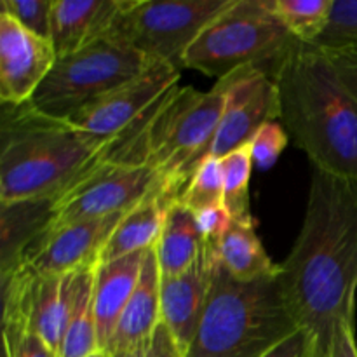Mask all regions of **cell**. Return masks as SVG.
<instances>
[{
    "label": "cell",
    "instance_id": "obj_1",
    "mask_svg": "<svg viewBox=\"0 0 357 357\" xmlns=\"http://www.w3.org/2000/svg\"><path fill=\"white\" fill-rule=\"evenodd\" d=\"M279 267L289 312L307 335L305 357H328L337 328L354 323L356 180L312 167L302 229Z\"/></svg>",
    "mask_w": 357,
    "mask_h": 357
},
{
    "label": "cell",
    "instance_id": "obj_2",
    "mask_svg": "<svg viewBox=\"0 0 357 357\" xmlns=\"http://www.w3.org/2000/svg\"><path fill=\"white\" fill-rule=\"evenodd\" d=\"M289 139L312 167L357 181V80L319 47L293 42L274 73Z\"/></svg>",
    "mask_w": 357,
    "mask_h": 357
},
{
    "label": "cell",
    "instance_id": "obj_3",
    "mask_svg": "<svg viewBox=\"0 0 357 357\" xmlns=\"http://www.w3.org/2000/svg\"><path fill=\"white\" fill-rule=\"evenodd\" d=\"M0 204L58 199L107 157L110 145L28 103L2 105Z\"/></svg>",
    "mask_w": 357,
    "mask_h": 357
},
{
    "label": "cell",
    "instance_id": "obj_4",
    "mask_svg": "<svg viewBox=\"0 0 357 357\" xmlns=\"http://www.w3.org/2000/svg\"><path fill=\"white\" fill-rule=\"evenodd\" d=\"M279 272L241 282L215 261L208 302L185 357H264L300 330Z\"/></svg>",
    "mask_w": 357,
    "mask_h": 357
},
{
    "label": "cell",
    "instance_id": "obj_5",
    "mask_svg": "<svg viewBox=\"0 0 357 357\" xmlns=\"http://www.w3.org/2000/svg\"><path fill=\"white\" fill-rule=\"evenodd\" d=\"M227 98V80L209 91L174 87L135 139L103 160L152 167L174 197L208 157Z\"/></svg>",
    "mask_w": 357,
    "mask_h": 357
},
{
    "label": "cell",
    "instance_id": "obj_6",
    "mask_svg": "<svg viewBox=\"0 0 357 357\" xmlns=\"http://www.w3.org/2000/svg\"><path fill=\"white\" fill-rule=\"evenodd\" d=\"M295 38L271 7V0H234L201 31L183 58V68L208 77L257 66L274 79L279 61Z\"/></svg>",
    "mask_w": 357,
    "mask_h": 357
},
{
    "label": "cell",
    "instance_id": "obj_7",
    "mask_svg": "<svg viewBox=\"0 0 357 357\" xmlns=\"http://www.w3.org/2000/svg\"><path fill=\"white\" fill-rule=\"evenodd\" d=\"M150 63L135 49L100 37L56 59L28 105L45 117L70 121L87 105L138 77Z\"/></svg>",
    "mask_w": 357,
    "mask_h": 357
},
{
    "label": "cell",
    "instance_id": "obj_8",
    "mask_svg": "<svg viewBox=\"0 0 357 357\" xmlns=\"http://www.w3.org/2000/svg\"><path fill=\"white\" fill-rule=\"evenodd\" d=\"M234 0H121L105 37L150 61L183 68V58L201 31Z\"/></svg>",
    "mask_w": 357,
    "mask_h": 357
},
{
    "label": "cell",
    "instance_id": "obj_9",
    "mask_svg": "<svg viewBox=\"0 0 357 357\" xmlns=\"http://www.w3.org/2000/svg\"><path fill=\"white\" fill-rule=\"evenodd\" d=\"M181 70L152 61L138 77L93 101L70 119V124L110 145L107 157L132 142L164 98L178 87ZM105 157V159H107Z\"/></svg>",
    "mask_w": 357,
    "mask_h": 357
},
{
    "label": "cell",
    "instance_id": "obj_10",
    "mask_svg": "<svg viewBox=\"0 0 357 357\" xmlns=\"http://www.w3.org/2000/svg\"><path fill=\"white\" fill-rule=\"evenodd\" d=\"M160 187L166 185L152 167L101 160L56 199L47 232L77 222L131 211Z\"/></svg>",
    "mask_w": 357,
    "mask_h": 357
},
{
    "label": "cell",
    "instance_id": "obj_11",
    "mask_svg": "<svg viewBox=\"0 0 357 357\" xmlns=\"http://www.w3.org/2000/svg\"><path fill=\"white\" fill-rule=\"evenodd\" d=\"M73 274L42 275L28 264L0 274L2 324H21L59 354L72 300Z\"/></svg>",
    "mask_w": 357,
    "mask_h": 357
},
{
    "label": "cell",
    "instance_id": "obj_12",
    "mask_svg": "<svg viewBox=\"0 0 357 357\" xmlns=\"http://www.w3.org/2000/svg\"><path fill=\"white\" fill-rule=\"evenodd\" d=\"M223 79L227 80L225 108L208 150V157L215 159L248 145L261 126L281 115L275 80L264 70L246 66Z\"/></svg>",
    "mask_w": 357,
    "mask_h": 357
},
{
    "label": "cell",
    "instance_id": "obj_13",
    "mask_svg": "<svg viewBox=\"0 0 357 357\" xmlns=\"http://www.w3.org/2000/svg\"><path fill=\"white\" fill-rule=\"evenodd\" d=\"M58 54L49 38L24 30L0 13V101L24 105L33 98L54 66Z\"/></svg>",
    "mask_w": 357,
    "mask_h": 357
},
{
    "label": "cell",
    "instance_id": "obj_14",
    "mask_svg": "<svg viewBox=\"0 0 357 357\" xmlns=\"http://www.w3.org/2000/svg\"><path fill=\"white\" fill-rule=\"evenodd\" d=\"M124 215L86 220L49 230L28 251L24 264L42 275H66L96 267L108 239Z\"/></svg>",
    "mask_w": 357,
    "mask_h": 357
},
{
    "label": "cell",
    "instance_id": "obj_15",
    "mask_svg": "<svg viewBox=\"0 0 357 357\" xmlns=\"http://www.w3.org/2000/svg\"><path fill=\"white\" fill-rule=\"evenodd\" d=\"M215 261V248L206 244L188 271L160 281V317L183 352L190 347L201 323Z\"/></svg>",
    "mask_w": 357,
    "mask_h": 357
},
{
    "label": "cell",
    "instance_id": "obj_16",
    "mask_svg": "<svg viewBox=\"0 0 357 357\" xmlns=\"http://www.w3.org/2000/svg\"><path fill=\"white\" fill-rule=\"evenodd\" d=\"M149 251L128 255L119 260L100 264L94 272V314H96L98 342L107 351L115 326L138 286L143 264Z\"/></svg>",
    "mask_w": 357,
    "mask_h": 357
},
{
    "label": "cell",
    "instance_id": "obj_17",
    "mask_svg": "<svg viewBox=\"0 0 357 357\" xmlns=\"http://www.w3.org/2000/svg\"><path fill=\"white\" fill-rule=\"evenodd\" d=\"M121 0H54L51 14V44L58 58L96 38L105 37Z\"/></svg>",
    "mask_w": 357,
    "mask_h": 357
},
{
    "label": "cell",
    "instance_id": "obj_18",
    "mask_svg": "<svg viewBox=\"0 0 357 357\" xmlns=\"http://www.w3.org/2000/svg\"><path fill=\"white\" fill-rule=\"evenodd\" d=\"M160 281H162V274H160L155 248H152L146 253L138 286L115 326L107 352L115 354V352L135 347L139 342L149 338L162 323Z\"/></svg>",
    "mask_w": 357,
    "mask_h": 357
},
{
    "label": "cell",
    "instance_id": "obj_19",
    "mask_svg": "<svg viewBox=\"0 0 357 357\" xmlns=\"http://www.w3.org/2000/svg\"><path fill=\"white\" fill-rule=\"evenodd\" d=\"M56 199L0 204V274L26 261V255L44 237L54 216Z\"/></svg>",
    "mask_w": 357,
    "mask_h": 357
},
{
    "label": "cell",
    "instance_id": "obj_20",
    "mask_svg": "<svg viewBox=\"0 0 357 357\" xmlns=\"http://www.w3.org/2000/svg\"><path fill=\"white\" fill-rule=\"evenodd\" d=\"M173 199L176 197L171 195L166 187H160L142 204L126 213L108 239L101 253L100 264H107V261L119 260L128 255L142 253V251L155 248L162 232L167 206Z\"/></svg>",
    "mask_w": 357,
    "mask_h": 357
},
{
    "label": "cell",
    "instance_id": "obj_21",
    "mask_svg": "<svg viewBox=\"0 0 357 357\" xmlns=\"http://www.w3.org/2000/svg\"><path fill=\"white\" fill-rule=\"evenodd\" d=\"M204 246L195 215L178 197L173 199L167 206L162 232L155 246L162 278H173L188 271L201 257Z\"/></svg>",
    "mask_w": 357,
    "mask_h": 357
},
{
    "label": "cell",
    "instance_id": "obj_22",
    "mask_svg": "<svg viewBox=\"0 0 357 357\" xmlns=\"http://www.w3.org/2000/svg\"><path fill=\"white\" fill-rule=\"evenodd\" d=\"M215 258L227 274L241 282L257 281L279 272V265L271 260L258 237L255 220L232 222L215 246Z\"/></svg>",
    "mask_w": 357,
    "mask_h": 357
},
{
    "label": "cell",
    "instance_id": "obj_23",
    "mask_svg": "<svg viewBox=\"0 0 357 357\" xmlns=\"http://www.w3.org/2000/svg\"><path fill=\"white\" fill-rule=\"evenodd\" d=\"M96 267L73 272L72 300H70L65 337H63L61 349H59V357H87L101 351L100 342H98L93 298Z\"/></svg>",
    "mask_w": 357,
    "mask_h": 357
},
{
    "label": "cell",
    "instance_id": "obj_24",
    "mask_svg": "<svg viewBox=\"0 0 357 357\" xmlns=\"http://www.w3.org/2000/svg\"><path fill=\"white\" fill-rule=\"evenodd\" d=\"M314 45L357 80V0H333L326 30Z\"/></svg>",
    "mask_w": 357,
    "mask_h": 357
},
{
    "label": "cell",
    "instance_id": "obj_25",
    "mask_svg": "<svg viewBox=\"0 0 357 357\" xmlns=\"http://www.w3.org/2000/svg\"><path fill=\"white\" fill-rule=\"evenodd\" d=\"M271 7L296 42L314 44L326 30L333 0H271Z\"/></svg>",
    "mask_w": 357,
    "mask_h": 357
},
{
    "label": "cell",
    "instance_id": "obj_26",
    "mask_svg": "<svg viewBox=\"0 0 357 357\" xmlns=\"http://www.w3.org/2000/svg\"><path fill=\"white\" fill-rule=\"evenodd\" d=\"M222 160L223 171V204L232 215L234 222H251L250 180L253 173V157L250 143L234 150Z\"/></svg>",
    "mask_w": 357,
    "mask_h": 357
},
{
    "label": "cell",
    "instance_id": "obj_27",
    "mask_svg": "<svg viewBox=\"0 0 357 357\" xmlns=\"http://www.w3.org/2000/svg\"><path fill=\"white\" fill-rule=\"evenodd\" d=\"M178 201L187 206L192 213L204 208L223 204V171L222 160L215 157H206L197 167L190 180L187 181Z\"/></svg>",
    "mask_w": 357,
    "mask_h": 357
},
{
    "label": "cell",
    "instance_id": "obj_28",
    "mask_svg": "<svg viewBox=\"0 0 357 357\" xmlns=\"http://www.w3.org/2000/svg\"><path fill=\"white\" fill-rule=\"evenodd\" d=\"M52 2L54 0H2L0 13L9 14L30 33L51 40Z\"/></svg>",
    "mask_w": 357,
    "mask_h": 357
},
{
    "label": "cell",
    "instance_id": "obj_29",
    "mask_svg": "<svg viewBox=\"0 0 357 357\" xmlns=\"http://www.w3.org/2000/svg\"><path fill=\"white\" fill-rule=\"evenodd\" d=\"M289 142L291 139H289V135L286 132L281 121H271L261 126L250 142L255 167L261 171L274 167V164L278 162Z\"/></svg>",
    "mask_w": 357,
    "mask_h": 357
},
{
    "label": "cell",
    "instance_id": "obj_30",
    "mask_svg": "<svg viewBox=\"0 0 357 357\" xmlns=\"http://www.w3.org/2000/svg\"><path fill=\"white\" fill-rule=\"evenodd\" d=\"M3 357H59L37 333L21 324H2Z\"/></svg>",
    "mask_w": 357,
    "mask_h": 357
},
{
    "label": "cell",
    "instance_id": "obj_31",
    "mask_svg": "<svg viewBox=\"0 0 357 357\" xmlns=\"http://www.w3.org/2000/svg\"><path fill=\"white\" fill-rule=\"evenodd\" d=\"M112 357H185V352L181 351L166 324L160 323L149 338L128 351L115 352Z\"/></svg>",
    "mask_w": 357,
    "mask_h": 357
},
{
    "label": "cell",
    "instance_id": "obj_32",
    "mask_svg": "<svg viewBox=\"0 0 357 357\" xmlns=\"http://www.w3.org/2000/svg\"><path fill=\"white\" fill-rule=\"evenodd\" d=\"M195 220H197L199 230L204 239V244L215 248L220 243L229 227L232 225V215L227 209L225 204L211 206V208H204L201 211L194 213Z\"/></svg>",
    "mask_w": 357,
    "mask_h": 357
},
{
    "label": "cell",
    "instance_id": "obj_33",
    "mask_svg": "<svg viewBox=\"0 0 357 357\" xmlns=\"http://www.w3.org/2000/svg\"><path fill=\"white\" fill-rule=\"evenodd\" d=\"M328 357H357L354 323H344L337 328Z\"/></svg>",
    "mask_w": 357,
    "mask_h": 357
},
{
    "label": "cell",
    "instance_id": "obj_34",
    "mask_svg": "<svg viewBox=\"0 0 357 357\" xmlns=\"http://www.w3.org/2000/svg\"><path fill=\"white\" fill-rule=\"evenodd\" d=\"M307 354V335L302 330L296 331L284 342L267 352L264 357H305Z\"/></svg>",
    "mask_w": 357,
    "mask_h": 357
},
{
    "label": "cell",
    "instance_id": "obj_35",
    "mask_svg": "<svg viewBox=\"0 0 357 357\" xmlns=\"http://www.w3.org/2000/svg\"><path fill=\"white\" fill-rule=\"evenodd\" d=\"M87 357H112V354H110V352H107V351H98V352H94V354L87 356Z\"/></svg>",
    "mask_w": 357,
    "mask_h": 357
}]
</instances>
